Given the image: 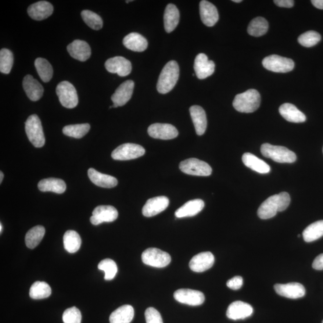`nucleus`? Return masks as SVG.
<instances>
[{
	"label": "nucleus",
	"mask_w": 323,
	"mask_h": 323,
	"mask_svg": "<svg viewBox=\"0 0 323 323\" xmlns=\"http://www.w3.org/2000/svg\"><path fill=\"white\" fill-rule=\"evenodd\" d=\"M290 200L289 194L287 192H281L268 197L258 208V217L264 220L274 217L278 212L287 209Z\"/></svg>",
	"instance_id": "f257e3e1"
},
{
	"label": "nucleus",
	"mask_w": 323,
	"mask_h": 323,
	"mask_svg": "<svg viewBox=\"0 0 323 323\" xmlns=\"http://www.w3.org/2000/svg\"><path fill=\"white\" fill-rule=\"evenodd\" d=\"M179 70L178 65L175 60L168 62L162 70L157 84V91L162 94L172 91L178 80Z\"/></svg>",
	"instance_id": "f03ea898"
},
{
	"label": "nucleus",
	"mask_w": 323,
	"mask_h": 323,
	"mask_svg": "<svg viewBox=\"0 0 323 323\" xmlns=\"http://www.w3.org/2000/svg\"><path fill=\"white\" fill-rule=\"evenodd\" d=\"M260 102L259 92L256 89H251L236 95L233 102V106L239 112L250 113L258 109Z\"/></svg>",
	"instance_id": "7ed1b4c3"
},
{
	"label": "nucleus",
	"mask_w": 323,
	"mask_h": 323,
	"mask_svg": "<svg viewBox=\"0 0 323 323\" xmlns=\"http://www.w3.org/2000/svg\"><path fill=\"white\" fill-rule=\"evenodd\" d=\"M261 153L265 157L278 163H293L297 159L296 154L285 147L265 143L261 146Z\"/></svg>",
	"instance_id": "20e7f679"
},
{
	"label": "nucleus",
	"mask_w": 323,
	"mask_h": 323,
	"mask_svg": "<svg viewBox=\"0 0 323 323\" xmlns=\"http://www.w3.org/2000/svg\"><path fill=\"white\" fill-rule=\"evenodd\" d=\"M25 131L28 139L35 147H42L45 144L42 122L36 114H32L25 122Z\"/></svg>",
	"instance_id": "39448f33"
},
{
	"label": "nucleus",
	"mask_w": 323,
	"mask_h": 323,
	"mask_svg": "<svg viewBox=\"0 0 323 323\" xmlns=\"http://www.w3.org/2000/svg\"><path fill=\"white\" fill-rule=\"evenodd\" d=\"M56 94L62 106L67 109H74L77 106L78 98L76 89L71 83L60 82L56 89Z\"/></svg>",
	"instance_id": "423d86ee"
},
{
	"label": "nucleus",
	"mask_w": 323,
	"mask_h": 323,
	"mask_svg": "<svg viewBox=\"0 0 323 323\" xmlns=\"http://www.w3.org/2000/svg\"><path fill=\"white\" fill-rule=\"evenodd\" d=\"M143 263L150 267L160 268L167 267L170 264V255L156 248H149L142 253Z\"/></svg>",
	"instance_id": "0eeeda50"
},
{
	"label": "nucleus",
	"mask_w": 323,
	"mask_h": 323,
	"mask_svg": "<svg viewBox=\"0 0 323 323\" xmlns=\"http://www.w3.org/2000/svg\"><path fill=\"white\" fill-rule=\"evenodd\" d=\"M262 64L266 69L275 73H288L294 67L292 59L276 55L266 57L262 61Z\"/></svg>",
	"instance_id": "6e6552de"
},
{
	"label": "nucleus",
	"mask_w": 323,
	"mask_h": 323,
	"mask_svg": "<svg viewBox=\"0 0 323 323\" xmlns=\"http://www.w3.org/2000/svg\"><path fill=\"white\" fill-rule=\"evenodd\" d=\"M179 168L183 172L188 175L207 177L212 173V168L209 165L195 158L182 161Z\"/></svg>",
	"instance_id": "1a4fd4ad"
},
{
	"label": "nucleus",
	"mask_w": 323,
	"mask_h": 323,
	"mask_svg": "<svg viewBox=\"0 0 323 323\" xmlns=\"http://www.w3.org/2000/svg\"><path fill=\"white\" fill-rule=\"evenodd\" d=\"M145 152V149L141 146L126 143L117 147L111 153V157L116 160H128L142 157Z\"/></svg>",
	"instance_id": "9d476101"
},
{
	"label": "nucleus",
	"mask_w": 323,
	"mask_h": 323,
	"mask_svg": "<svg viewBox=\"0 0 323 323\" xmlns=\"http://www.w3.org/2000/svg\"><path fill=\"white\" fill-rule=\"evenodd\" d=\"M174 297L178 302L191 306H198L205 301V296L202 292L192 289H179L175 291Z\"/></svg>",
	"instance_id": "9b49d317"
},
{
	"label": "nucleus",
	"mask_w": 323,
	"mask_h": 323,
	"mask_svg": "<svg viewBox=\"0 0 323 323\" xmlns=\"http://www.w3.org/2000/svg\"><path fill=\"white\" fill-rule=\"evenodd\" d=\"M117 217L118 211L116 208L111 206H99L93 211L90 221L93 225H98L104 222H113Z\"/></svg>",
	"instance_id": "f8f14e48"
},
{
	"label": "nucleus",
	"mask_w": 323,
	"mask_h": 323,
	"mask_svg": "<svg viewBox=\"0 0 323 323\" xmlns=\"http://www.w3.org/2000/svg\"><path fill=\"white\" fill-rule=\"evenodd\" d=\"M105 67L110 73L117 74L121 77L127 76L132 71L130 61L122 56H116L108 59L105 63Z\"/></svg>",
	"instance_id": "ddd939ff"
},
{
	"label": "nucleus",
	"mask_w": 323,
	"mask_h": 323,
	"mask_svg": "<svg viewBox=\"0 0 323 323\" xmlns=\"http://www.w3.org/2000/svg\"><path fill=\"white\" fill-rule=\"evenodd\" d=\"M134 82L129 80L121 84L111 96L113 102V108H117L125 105L131 98L134 91Z\"/></svg>",
	"instance_id": "4468645a"
},
{
	"label": "nucleus",
	"mask_w": 323,
	"mask_h": 323,
	"mask_svg": "<svg viewBox=\"0 0 323 323\" xmlns=\"http://www.w3.org/2000/svg\"><path fill=\"white\" fill-rule=\"evenodd\" d=\"M148 134L153 138L167 140L177 137L178 132L177 128L171 124H154L149 127Z\"/></svg>",
	"instance_id": "2eb2a0df"
},
{
	"label": "nucleus",
	"mask_w": 323,
	"mask_h": 323,
	"mask_svg": "<svg viewBox=\"0 0 323 323\" xmlns=\"http://www.w3.org/2000/svg\"><path fill=\"white\" fill-rule=\"evenodd\" d=\"M274 289L279 295L293 299L304 297L306 293L304 286L298 282H291L286 285L278 284L274 286Z\"/></svg>",
	"instance_id": "dca6fc26"
},
{
	"label": "nucleus",
	"mask_w": 323,
	"mask_h": 323,
	"mask_svg": "<svg viewBox=\"0 0 323 323\" xmlns=\"http://www.w3.org/2000/svg\"><path fill=\"white\" fill-rule=\"evenodd\" d=\"M170 200L166 196H161L153 197L147 201L143 208V214L147 217H153L166 210Z\"/></svg>",
	"instance_id": "f3484780"
},
{
	"label": "nucleus",
	"mask_w": 323,
	"mask_h": 323,
	"mask_svg": "<svg viewBox=\"0 0 323 323\" xmlns=\"http://www.w3.org/2000/svg\"><path fill=\"white\" fill-rule=\"evenodd\" d=\"M194 69L197 77L202 80L211 76L214 73L215 64L213 60H208L206 54L200 53L196 57Z\"/></svg>",
	"instance_id": "a211bd4d"
},
{
	"label": "nucleus",
	"mask_w": 323,
	"mask_h": 323,
	"mask_svg": "<svg viewBox=\"0 0 323 323\" xmlns=\"http://www.w3.org/2000/svg\"><path fill=\"white\" fill-rule=\"evenodd\" d=\"M253 313V308L249 304L242 301H235L229 305L226 315L233 320L243 319L250 317Z\"/></svg>",
	"instance_id": "6ab92c4d"
},
{
	"label": "nucleus",
	"mask_w": 323,
	"mask_h": 323,
	"mask_svg": "<svg viewBox=\"0 0 323 323\" xmlns=\"http://www.w3.org/2000/svg\"><path fill=\"white\" fill-rule=\"evenodd\" d=\"M214 261V255L211 252L200 253L190 261L189 267L193 272H203L213 267Z\"/></svg>",
	"instance_id": "aec40b11"
},
{
	"label": "nucleus",
	"mask_w": 323,
	"mask_h": 323,
	"mask_svg": "<svg viewBox=\"0 0 323 323\" xmlns=\"http://www.w3.org/2000/svg\"><path fill=\"white\" fill-rule=\"evenodd\" d=\"M201 20L207 27H213L219 19L218 10L211 3L203 0L199 4Z\"/></svg>",
	"instance_id": "412c9836"
},
{
	"label": "nucleus",
	"mask_w": 323,
	"mask_h": 323,
	"mask_svg": "<svg viewBox=\"0 0 323 323\" xmlns=\"http://www.w3.org/2000/svg\"><path fill=\"white\" fill-rule=\"evenodd\" d=\"M68 52L73 58L84 62L91 55V49L88 43L76 39L67 46Z\"/></svg>",
	"instance_id": "4be33fe9"
},
{
	"label": "nucleus",
	"mask_w": 323,
	"mask_h": 323,
	"mask_svg": "<svg viewBox=\"0 0 323 323\" xmlns=\"http://www.w3.org/2000/svg\"><path fill=\"white\" fill-rule=\"evenodd\" d=\"M53 12L52 4L42 1L32 4L28 9L29 16L36 21H42L49 17Z\"/></svg>",
	"instance_id": "5701e85b"
},
{
	"label": "nucleus",
	"mask_w": 323,
	"mask_h": 323,
	"mask_svg": "<svg viewBox=\"0 0 323 323\" xmlns=\"http://www.w3.org/2000/svg\"><path fill=\"white\" fill-rule=\"evenodd\" d=\"M23 88L28 98L32 102H37L41 99L44 93L42 85L31 75L24 77Z\"/></svg>",
	"instance_id": "b1692460"
},
{
	"label": "nucleus",
	"mask_w": 323,
	"mask_h": 323,
	"mask_svg": "<svg viewBox=\"0 0 323 323\" xmlns=\"http://www.w3.org/2000/svg\"><path fill=\"white\" fill-rule=\"evenodd\" d=\"M189 111L196 134L203 135L206 132L207 127L206 111L198 106H192L190 108Z\"/></svg>",
	"instance_id": "393cba45"
},
{
	"label": "nucleus",
	"mask_w": 323,
	"mask_h": 323,
	"mask_svg": "<svg viewBox=\"0 0 323 323\" xmlns=\"http://www.w3.org/2000/svg\"><path fill=\"white\" fill-rule=\"evenodd\" d=\"M279 112L286 120L293 123H302L307 120L306 116L292 104H283L279 108Z\"/></svg>",
	"instance_id": "a878e982"
},
{
	"label": "nucleus",
	"mask_w": 323,
	"mask_h": 323,
	"mask_svg": "<svg viewBox=\"0 0 323 323\" xmlns=\"http://www.w3.org/2000/svg\"><path fill=\"white\" fill-rule=\"evenodd\" d=\"M205 204L203 200L197 199L188 201L175 211L177 218L193 217L203 210Z\"/></svg>",
	"instance_id": "bb28decb"
},
{
	"label": "nucleus",
	"mask_w": 323,
	"mask_h": 323,
	"mask_svg": "<svg viewBox=\"0 0 323 323\" xmlns=\"http://www.w3.org/2000/svg\"><path fill=\"white\" fill-rule=\"evenodd\" d=\"M88 177L96 186L104 188H113L117 185V179L109 175L104 174L93 168L88 170Z\"/></svg>",
	"instance_id": "cd10ccee"
},
{
	"label": "nucleus",
	"mask_w": 323,
	"mask_h": 323,
	"mask_svg": "<svg viewBox=\"0 0 323 323\" xmlns=\"http://www.w3.org/2000/svg\"><path fill=\"white\" fill-rule=\"evenodd\" d=\"M123 43L126 48L134 52H144L148 47L146 38L136 32H132L125 36Z\"/></svg>",
	"instance_id": "c85d7f7f"
},
{
	"label": "nucleus",
	"mask_w": 323,
	"mask_h": 323,
	"mask_svg": "<svg viewBox=\"0 0 323 323\" xmlns=\"http://www.w3.org/2000/svg\"><path fill=\"white\" fill-rule=\"evenodd\" d=\"M243 162L248 168L260 174H268L271 171V168L265 161L250 153L243 154Z\"/></svg>",
	"instance_id": "c756f323"
},
{
	"label": "nucleus",
	"mask_w": 323,
	"mask_h": 323,
	"mask_svg": "<svg viewBox=\"0 0 323 323\" xmlns=\"http://www.w3.org/2000/svg\"><path fill=\"white\" fill-rule=\"evenodd\" d=\"M134 316V308L131 305H123L111 313L110 323H130Z\"/></svg>",
	"instance_id": "7c9ffc66"
},
{
	"label": "nucleus",
	"mask_w": 323,
	"mask_h": 323,
	"mask_svg": "<svg viewBox=\"0 0 323 323\" xmlns=\"http://www.w3.org/2000/svg\"><path fill=\"white\" fill-rule=\"evenodd\" d=\"M165 30L168 33L173 31L179 23V13L177 7L172 4H169L164 13Z\"/></svg>",
	"instance_id": "2f4dec72"
},
{
	"label": "nucleus",
	"mask_w": 323,
	"mask_h": 323,
	"mask_svg": "<svg viewBox=\"0 0 323 323\" xmlns=\"http://www.w3.org/2000/svg\"><path fill=\"white\" fill-rule=\"evenodd\" d=\"M38 188L42 192H52L62 194L66 190V184L63 179L55 178L43 179L38 184Z\"/></svg>",
	"instance_id": "473e14b6"
},
{
	"label": "nucleus",
	"mask_w": 323,
	"mask_h": 323,
	"mask_svg": "<svg viewBox=\"0 0 323 323\" xmlns=\"http://www.w3.org/2000/svg\"><path fill=\"white\" fill-rule=\"evenodd\" d=\"M64 246L68 253H74L80 249L82 239L80 235L74 231H67L64 235Z\"/></svg>",
	"instance_id": "72a5a7b5"
},
{
	"label": "nucleus",
	"mask_w": 323,
	"mask_h": 323,
	"mask_svg": "<svg viewBox=\"0 0 323 323\" xmlns=\"http://www.w3.org/2000/svg\"><path fill=\"white\" fill-rule=\"evenodd\" d=\"M45 234V229L42 226H36L29 230L25 236L26 246L29 249H34L42 241Z\"/></svg>",
	"instance_id": "f704fd0d"
},
{
	"label": "nucleus",
	"mask_w": 323,
	"mask_h": 323,
	"mask_svg": "<svg viewBox=\"0 0 323 323\" xmlns=\"http://www.w3.org/2000/svg\"><path fill=\"white\" fill-rule=\"evenodd\" d=\"M323 236V220H319L309 225L303 232L305 242L311 243Z\"/></svg>",
	"instance_id": "c9c22d12"
},
{
	"label": "nucleus",
	"mask_w": 323,
	"mask_h": 323,
	"mask_svg": "<svg viewBox=\"0 0 323 323\" xmlns=\"http://www.w3.org/2000/svg\"><path fill=\"white\" fill-rule=\"evenodd\" d=\"M268 28V21L264 17H257L251 21L247 32L254 37H260L267 33Z\"/></svg>",
	"instance_id": "e433bc0d"
},
{
	"label": "nucleus",
	"mask_w": 323,
	"mask_h": 323,
	"mask_svg": "<svg viewBox=\"0 0 323 323\" xmlns=\"http://www.w3.org/2000/svg\"><path fill=\"white\" fill-rule=\"evenodd\" d=\"M52 293V290L48 283L36 281L31 287L30 296L33 299H43L48 297Z\"/></svg>",
	"instance_id": "4c0bfd02"
},
{
	"label": "nucleus",
	"mask_w": 323,
	"mask_h": 323,
	"mask_svg": "<svg viewBox=\"0 0 323 323\" xmlns=\"http://www.w3.org/2000/svg\"><path fill=\"white\" fill-rule=\"evenodd\" d=\"M36 70L43 82H49L53 76V68L48 60L39 57L35 60Z\"/></svg>",
	"instance_id": "58836bf2"
},
{
	"label": "nucleus",
	"mask_w": 323,
	"mask_h": 323,
	"mask_svg": "<svg viewBox=\"0 0 323 323\" xmlns=\"http://www.w3.org/2000/svg\"><path fill=\"white\" fill-rule=\"evenodd\" d=\"M91 128L88 124L71 125L63 128L64 134L75 138H81L88 134Z\"/></svg>",
	"instance_id": "ea45409f"
},
{
	"label": "nucleus",
	"mask_w": 323,
	"mask_h": 323,
	"mask_svg": "<svg viewBox=\"0 0 323 323\" xmlns=\"http://www.w3.org/2000/svg\"><path fill=\"white\" fill-rule=\"evenodd\" d=\"M81 16L85 23L93 30H99L102 28L103 19L96 13L92 12V11L86 10L82 11Z\"/></svg>",
	"instance_id": "a19ab883"
},
{
	"label": "nucleus",
	"mask_w": 323,
	"mask_h": 323,
	"mask_svg": "<svg viewBox=\"0 0 323 323\" xmlns=\"http://www.w3.org/2000/svg\"><path fill=\"white\" fill-rule=\"evenodd\" d=\"M13 64V56L12 52L7 49L0 51V71L3 74H8L12 70Z\"/></svg>",
	"instance_id": "79ce46f5"
},
{
	"label": "nucleus",
	"mask_w": 323,
	"mask_h": 323,
	"mask_svg": "<svg viewBox=\"0 0 323 323\" xmlns=\"http://www.w3.org/2000/svg\"><path fill=\"white\" fill-rule=\"evenodd\" d=\"M98 268L99 270L105 272L104 279L108 280V281L113 279L117 272L116 264L113 260L110 259V258H106V259L100 261Z\"/></svg>",
	"instance_id": "37998d69"
},
{
	"label": "nucleus",
	"mask_w": 323,
	"mask_h": 323,
	"mask_svg": "<svg viewBox=\"0 0 323 323\" xmlns=\"http://www.w3.org/2000/svg\"><path fill=\"white\" fill-rule=\"evenodd\" d=\"M321 35L314 31H309L300 35L298 38V42L306 48H311L317 44L321 41Z\"/></svg>",
	"instance_id": "c03bdc74"
},
{
	"label": "nucleus",
	"mask_w": 323,
	"mask_h": 323,
	"mask_svg": "<svg viewBox=\"0 0 323 323\" xmlns=\"http://www.w3.org/2000/svg\"><path fill=\"white\" fill-rule=\"evenodd\" d=\"M63 319L64 323H81V312L75 307L68 308L64 311Z\"/></svg>",
	"instance_id": "a18cd8bd"
},
{
	"label": "nucleus",
	"mask_w": 323,
	"mask_h": 323,
	"mask_svg": "<svg viewBox=\"0 0 323 323\" xmlns=\"http://www.w3.org/2000/svg\"><path fill=\"white\" fill-rule=\"evenodd\" d=\"M145 318L146 323H163L160 314L154 308L147 309L145 311Z\"/></svg>",
	"instance_id": "49530a36"
},
{
	"label": "nucleus",
	"mask_w": 323,
	"mask_h": 323,
	"mask_svg": "<svg viewBox=\"0 0 323 323\" xmlns=\"http://www.w3.org/2000/svg\"><path fill=\"white\" fill-rule=\"evenodd\" d=\"M226 285H227L229 288L232 290H239L241 288L243 285V278L240 276H235V277L228 280Z\"/></svg>",
	"instance_id": "de8ad7c7"
},
{
	"label": "nucleus",
	"mask_w": 323,
	"mask_h": 323,
	"mask_svg": "<svg viewBox=\"0 0 323 323\" xmlns=\"http://www.w3.org/2000/svg\"><path fill=\"white\" fill-rule=\"evenodd\" d=\"M312 268L316 270H323V253L316 257L312 263Z\"/></svg>",
	"instance_id": "09e8293b"
},
{
	"label": "nucleus",
	"mask_w": 323,
	"mask_h": 323,
	"mask_svg": "<svg viewBox=\"0 0 323 323\" xmlns=\"http://www.w3.org/2000/svg\"><path fill=\"white\" fill-rule=\"evenodd\" d=\"M275 5L281 7L291 8L294 6V2L293 0H275Z\"/></svg>",
	"instance_id": "8fccbe9b"
},
{
	"label": "nucleus",
	"mask_w": 323,
	"mask_h": 323,
	"mask_svg": "<svg viewBox=\"0 0 323 323\" xmlns=\"http://www.w3.org/2000/svg\"><path fill=\"white\" fill-rule=\"evenodd\" d=\"M311 3L316 8L323 9V0H312Z\"/></svg>",
	"instance_id": "3c124183"
},
{
	"label": "nucleus",
	"mask_w": 323,
	"mask_h": 323,
	"mask_svg": "<svg viewBox=\"0 0 323 323\" xmlns=\"http://www.w3.org/2000/svg\"><path fill=\"white\" fill-rule=\"evenodd\" d=\"M0 177H1V178H0V183H2L4 178V174L2 171L0 172Z\"/></svg>",
	"instance_id": "603ef678"
},
{
	"label": "nucleus",
	"mask_w": 323,
	"mask_h": 323,
	"mask_svg": "<svg viewBox=\"0 0 323 323\" xmlns=\"http://www.w3.org/2000/svg\"><path fill=\"white\" fill-rule=\"evenodd\" d=\"M232 2L234 3H240L242 2V0H233Z\"/></svg>",
	"instance_id": "864d4df0"
},
{
	"label": "nucleus",
	"mask_w": 323,
	"mask_h": 323,
	"mask_svg": "<svg viewBox=\"0 0 323 323\" xmlns=\"http://www.w3.org/2000/svg\"><path fill=\"white\" fill-rule=\"evenodd\" d=\"M3 231V226H2V224H0V232H1V233Z\"/></svg>",
	"instance_id": "5fc2aeb1"
},
{
	"label": "nucleus",
	"mask_w": 323,
	"mask_h": 323,
	"mask_svg": "<svg viewBox=\"0 0 323 323\" xmlns=\"http://www.w3.org/2000/svg\"><path fill=\"white\" fill-rule=\"evenodd\" d=\"M322 152H323V149H322Z\"/></svg>",
	"instance_id": "6e6d98bb"
},
{
	"label": "nucleus",
	"mask_w": 323,
	"mask_h": 323,
	"mask_svg": "<svg viewBox=\"0 0 323 323\" xmlns=\"http://www.w3.org/2000/svg\"><path fill=\"white\" fill-rule=\"evenodd\" d=\"M322 323H323V321H322Z\"/></svg>",
	"instance_id": "4d7b16f0"
}]
</instances>
